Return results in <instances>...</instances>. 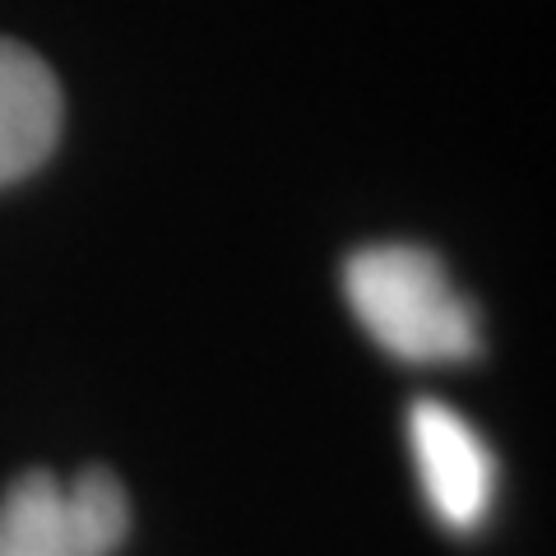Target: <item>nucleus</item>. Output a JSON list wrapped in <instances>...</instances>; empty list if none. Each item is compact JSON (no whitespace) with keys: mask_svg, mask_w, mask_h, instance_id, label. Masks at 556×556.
Returning <instances> with one entry per match:
<instances>
[{"mask_svg":"<svg viewBox=\"0 0 556 556\" xmlns=\"http://www.w3.org/2000/svg\"><path fill=\"white\" fill-rule=\"evenodd\" d=\"M343 298L390 357L413 367L478 357V316L445 265L422 247H367L348 255Z\"/></svg>","mask_w":556,"mask_h":556,"instance_id":"f257e3e1","label":"nucleus"},{"mask_svg":"<svg viewBox=\"0 0 556 556\" xmlns=\"http://www.w3.org/2000/svg\"><path fill=\"white\" fill-rule=\"evenodd\" d=\"M0 556H89L65 510V482L24 473L0 496Z\"/></svg>","mask_w":556,"mask_h":556,"instance_id":"20e7f679","label":"nucleus"},{"mask_svg":"<svg viewBox=\"0 0 556 556\" xmlns=\"http://www.w3.org/2000/svg\"><path fill=\"white\" fill-rule=\"evenodd\" d=\"M65 510L89 556H116L130 533V496L108 468H84L65 482Z\"/></svg>","mask_w":556,"mask_h":556,"instance_id":"39448f33","label":"nucleus"},{"mask_svg":"<svg viewBox=\"0 0 556 556\" xmlns=\"http://www.w3.org/2000/svg\"><path fill=\"white\" fill-rule=\"evenodd\" d=\"M61 135V84L38 51L0 38V186L47 163Z\"/></svg>","mask_w":556,"mask_h":556,"instance_id":"7ed1b4c3","label":"nucleus"},{"mask_svg":"<svg viewBox=\"0 0 556 556\" xmlns=\"http://www.w3.org/2000/svg\"><path fill=\"white\" fill-rule=\"evenodd\" d=\"M408 445L441 525L455 533L478 529L496 496V459L473 422L441 399H417L408 408Z\"/></svg>","mask_w":556,"mask_h":556,"instance_id":"f03ea898","label":"nucleus"}]
</instances>
